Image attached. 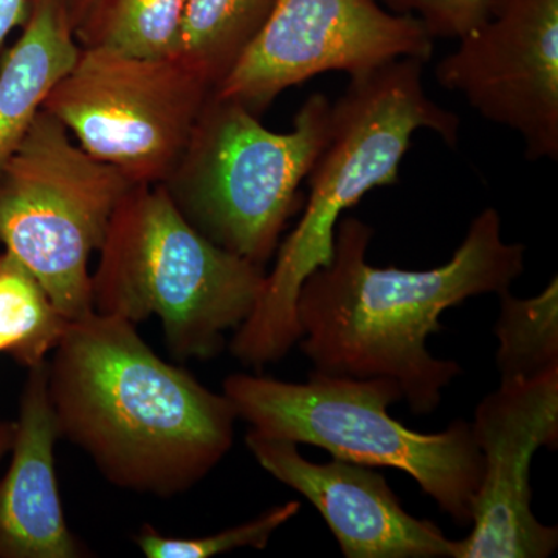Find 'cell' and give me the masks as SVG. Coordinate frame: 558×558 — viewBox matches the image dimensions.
I'll use <instances>...</instances> for the list:
<instances>
[{
    "label": "cell",
    "instance_id": "cell-1",
    "mask_svg": "<svg viewBox=\"0 0 558 558\" xmlns=\"http://www.w3.org/2000/svg\"><path fill=\"white\" fill-rule=\"evenodd\" d=\"M374 230L341 218L333 256L312 271L296 299L301 351L326 376L387 377L416 414L438 409L442 391L462 373L453 360L433 357L428 339L444 329V312L473 296L509 292L524 271L526 247L502 238L497 209H483L461 245L429 270L368 263Z\"/></svg>",
    "mask_w": 558,
    "mask_h": 558
},
{
    "label": "cell",
    "instance_id": "cell-2",
    "mask_svg": "<svg viewBox=\"0 0 558 558\" xmlns=\"http://www.w3.org/2000/svg\"><path fill=\"white\" fill-rule=\"evenodd\" d=\"M49 362L60 438L121 488L168 498L229 453L236 411L226 395L161 360L135 325L94 312L69 322Z\"/></svg>",
    "mask_w": 558,
    "mask_h": 558
},
{
    "label": "cell",
    "instance_id": "cell-3",
    "mask_svg": "<svg viewBox=\"0 0 558 558\" xmlns=\"http://www.w3.org/2000/svg\"><path fill=\"white\" fill-rule=\"evenodd\" d=\"M424 65L416 58H400L352 76L332 102L328 142L307 175L303 216L279 244L258 304L231 339V354L245 365L278 362L299 344L301 286L332 260L341 215L369 191L398 182L414 132L428 130L451 148L458 145L461 121L428 97Z\"/></svg>",
    "mask_w": 558,
    "mask_h": 558
},
{
    "label": "cell",
    "instance_id": "cell-4",
    "mask_svg": "<svg viewBox=\"0 0 558 558\" xmlns=\"http://www.w3.org/2000/svg\"><path fill=\"white\" fill-rule=\"evenodd\" d=\"M98 253L95 312L132 325L159 318L180 360L219 355L226 333L250 317L266 284L264 267L213 244L161 185L126 194Z\"/></svg>",
    "mask_w": 558,
    "mask_h": 558
},
{
    "label": "cell",
    "instance_id": "cell-5",
    "mask_svg": "<svg viewBox=\"0 0 558 558\" xmlns=\"http://www.w3.org/2000/svg\"><path fill=\"white\" fill-rule=\"evenodd\" d=\"M222 392L258 435L319 447L366 468L398 469L459 526L472 523L484 469L472 424L454 421L439 433L405 427L388 413L403 399L398 381L317 371L304 384L233 374Z\"/></svg>",
    "mask_w": 558,
    "mask_h": 558
},
{
    "label": "cell",
    "instance_id": "cell-6",
    "mask_svg": "<svg viewBox=\"0 0 558 558\" xmlns=\"http://www.w3.org/2000/svg\"><path fill=\"white\" fill-rule=\"evenodd\" d=\"M332 102L312 94L289 132L267 130L213 92L163 183L172 204L218 247L264 267L301 208V183L328 142Z\"/></svg>",
    "mask_w": 558,
    "mask_h": 558
},
{
    "label": "cell",
    "instance_id": "cell-7",
    "mask_svg": "<svg viewBox=\"0 0 558 558\" xmlns=\"http://www.w3.org/2000/svg\"><path fill=\"white\" fill-rule=\"evenodd\" d=\"M135 183L40 109L0 172V242L68 322L94 314L90 256Z\"/></svg>",
    "mask_w": 558,
    "mask_h": 558
},
{
    "label": "cell",
    "instance_id": "cell-8",
    "mask_svg": "<svg viewBox=\"0 0 558 558\" xmlns=\"http://www.w3.org/2000/svg\"><path fill=\"white\" fill-rule=\"evenodd\" d=\"M213 87L178 57L81 47L43 109L95 159L135 185L174 170Z\"/></svg>",
    "mask_w": 558,
    "mask_h": 558
},
{
    "label": "cell",
    "instance_id": "cell-9",
    "mask_svg": "<svg viewBox=\"0 0 558 558\" xmlns=\"http://www.w3.org/2000/svg\"><path fill=\"white\" fill-rule=\"evenodd\" d=\"M421 22L376 0H277L269 20L216 95L260 116L289 87L326 72L359 76L400 58L427 62Z\"/></svg>",
    "mask_w": 558,
    "mask_h": 558
},
{
    "label": "cell",
    "instance_id": "cell-10",
    "mask_svg": "<svg viewBox=\"0 0 558 558\" xmlns=\"http://www.w3.org/2000/svg\"><path fill=\"white\" fill-rule=\"evenodd\" d=\"M436 65L440 86L515 131L526 159L558 160V0H497Z\"/></svg>",
    "mask_w": 558,
    "mask_h": 558
},
{
    "label": "cell",
    "instance_id": "cell-11",
    "mask_svg": "<svg viewBox=\"0 0 558 558\" xmlns=\"http://www.w3.org/2000/svg\"><path fill=\"white\" fill-rule=\"evenodd\" d=\"M473 438L484 469L469 535L457 558H546L558 529L532 510V459L558 440V368L537 379L499 384L476 407Z\"/></svg>",
    "mask_w": 558,
    "mask_h": 558
},
{
    "label": "cell",
    "instance_id": "cell-12",
    "mask_svg": "<svg viewBox=\"0 0 558 558\" xmlns=\"http://www.w3.org/2000/svg\"><path fill=\"white\" fill-rule=\"evenodd\" d=\"M245 442L260 468L318 510L344 557L457 558V539L407 512L385 476L371 468L336 458L312 462L296 444L253 429Z\"/></svg>",
    "mask_w": 558,
    "mask_h": 558
},
{
    "label": "cell",
    "instance_id": "cell-13",
    "mask_svg": "<svg viewBox=\"0 0 558 558\" xmlns=\"http://www.w3.org/2000/svg\"><path fill=\"white\" fill-rule=\"evenodd\" d=\"M60 439L49 396V362L28 368L11 462L0 480V558H80L86 549L70 532L54 468Z\"/></svg>",
    "mask_w": 558,
    "mask_h": 558
},
{
    "label": "cell",
    "instance_id": "cell-14",
    "mask_svg": "<svg viewBox=\"0 0 558 558\" xmlns=\"http://www.w3.org/2000/svg\"><path fill=\"white\" fill-rule=\"evenodd\" d=\"M21 31L0 60V172L80 53L75 32L53 0H32Z\"/></svg>",
    "mask_w": 558,
    "mask_h": 558
},
{
    "label": "cell",
    "instance_id": "cell-15",
    "mask_svg": "<svg viewBox=\"0 0 558 558\" xmlns=\"http://www.w3.org/2000/svg\"><path fill=\"white\" fill-rule=\"evenodd\" d=\"M277 0H189L174 57L213 90L263 31Z\"/></svg>",
    "mask_w": 558,
    "mask_h": 558
},
{
    "label": "cell",
    "instance_id": "cell-16",
    "mask_svg": "<svg viewBox=\"0 0 558 558\" xmlns=\"http://www.w3.org/2000/svg\"><path fill=\"white\" fill-rule=\"evenodd\" d=\"M498 296L499 384L537 379L558 368V278L532 299H517L510 290Z\"/></svg>",
    "mask_w": 558,
    "mask_h": 558
},
{
    "label": "cell",
    "instance_id": "cell-17",
    "mask_svg": "<svg viewBox=\"0 0 558 558\" xmlns=\"http://www.w3.org/2000/svg\"><path fill=\"white\" fill-rule=\"evenodd\" d=\"M69 322L51 304L31 271L0 253V354L25 368L38 365L58 347Z\"/></svg>",
    "mask_w": 558,
    "mask_h": 558
},
{
    "label": "cell",
    "instance_id": "cell-18",
    "mask_svg": "<svg viewBox=\"0 0 558 558\" xmlns=\"http://www.w3.org/2000/svg\"><path fill=\"white\" fill-rule=\"evenodd\" d=\"M189 0H100L76 32L81 47L174 57Z\"/></svg>",
    "mask_w": 558,
    "mask_h": 558
},
{
    "label": "cell",
    "instance_id": "cell-19",
    "mask_svg": "<svg viewBox=\"0 0 558 558\" xmlns=\"http://www.w3.org/2000/svg\"><path fill=\"white\" fill-rule=\"evenodd\" d=\"M300 509L299 501H289L275 506L258 519L207 537H165L156 529L145 526L135 537V543L148 558H208L241 548L264 549L269 545L271 535L292 520Z\"/></svg>",
    "mask_w": 558,
    "mask_h": 558
},
{
    "label": "cell",
    "instance_id": "cell-20",
    "mask_svg": "<svg viewBox=\"0 0 558 558\" xmlns=\"http://www.w3.org/2000/svg\"><path fill=\"white\" fill-rule=\"evenodd\" d=\"M389 13L421 22L432 39H461L494 14L497 0H376Z\"/></svg>",
    "mask_w": 558,
    "mask_h": 558
},
{
    "label": "cell",
    "instance_id": "cell-21",
    "mask_svg": "<svg viewBox=\"0 0 558 558\" xmlns=\"http://www.w3.org/2000/svg\"><path fill=\"white\" fill-rule=\"evenodd\" d=\"M31 10L32 0H0V51L11 33L24 27Z\"/></svg>",
    "mask_w": 558,
    "mask_h": 558
},
{
    "label": "cell",
    "instance_id": "cell-22",
    "mask_svg": "<svg viewBox=\"0 0 558 558\" xmlns=\"http://www.w3.org/2000/svg\"><path fill=\"white\" fill-rule=\"evenodd\" d=\"M53 2L60 7L76 36V32L83 27L84 22L90 16L100 0H53Z\"/></svg>",
    "mask_w": 558,
    "mask_h": 558
},
{
    "label": "cell",
    "instance_id": "cell-23",
    "mask_svg": "<svg viewBox=\"0 0 558 558\" xmlns=\"http://www.w3.org/2000/svg\"><path fill=\"white\" fill-rule=\"evenodd\" d=\"M14 432H16V422L0 421V461L13 447Z\"/></svg>",
    "mask_w": 558,
    "mask_h": 558
}]
</instances>
